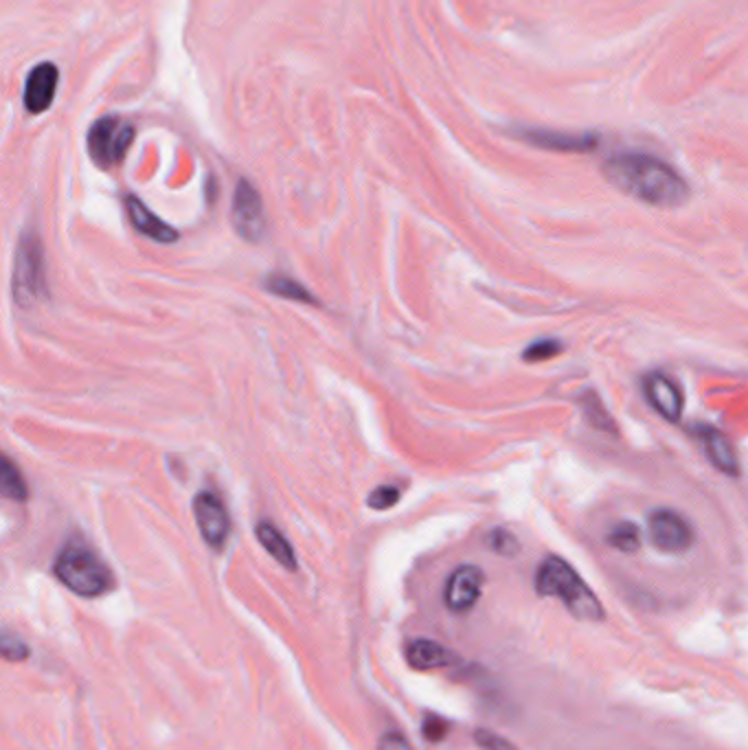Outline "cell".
<instances>
[{
	"label": "cell",
	"instance_id": "6da1fadb",
	"mask_svg": "<svg viewBox=\"0 0 748 750\" xmlns=\"http://www.w3.org/2000/svg\"><path fill=\"white\" fill-rule=\"evenodd\" d=\"M604 176L626 196L658 209H676L691 196L687 180L669 163L643 152L610 156L604 163Z\"/></svg>",
	"mask_w": 748,
	"mask_h": 750
},
{
	"label": "cell",
	"instance_id": "7a4b0ae2",
	"mask_svg": "<svg viewBox=\"0 0 748 750\" xmlns=\"http://www.w3.org/2000/svg\"><path fill=\"white\" fill-rule=\"evenodd\" d=\"M536 590L542 597L560 599L566 610L580 621H604L606 610L588 584L577 575V571L562 558H547L536 573Z\"/></svg>",
	"mask_w": 748,
	"mask_h": 750
},
{
	"label": "cell",
	"instance_id": "3957f363",
	"mask_svg": "<svg viewBox=\"0 0 748 750\" xmlns=\"http://www.w3.org/2000/svg\"><path fill=\"white\" fill-rule=\"evenodd\" d=\"M56 575L80 597H100L113 588L110 569L82 542H71L58 555Z\"/></svg>",
	"mask_w": 748,
	"mask_h": 750
},
{
	"label": "cell",
	"instance_id": "277c9868",
	"mask_svg": "<svg viewBox=\"0 0 748 750\" xmlns=\"http://www.w3.org/2000/svg\"><path fill=\"white\" fill-rule=\"evenodd\" d=\"M45 294H47V274H45L43 244L36 233H25L16 248L14 296L21 307L30 309Z\"/></svg>",
	"mask_w": 748,
	"mask_h": 750
},
{
	"label": "cell",
	"instance_id": "5b68a950",
	"mask_svg": "<svg viewBox=\"0 0 748 750\" xmlns=\"http://www.w3.org/2000/svg\"><path fill=\"white\" fill-rule=\"evenodd\" d=\"M135 141V126L119 117H104L89 130V154L95 165L110 169L119 165Z\"/></svg>",
	"mask_w": 748,
	"mask_h": 750
},
{
	"label": "cell",
	"instance_id": "8992f818",
	"mask_svg": "<svg viewBox=\"0 0 748 750\" xmlns=\"http://www.w3.org/2000/svg\"><path fill=\"white\" fill-rule=\"evenodd\" d=\"M647 531L652 544L663 553H685L693 544V529L689 520L674 509H656L650 514Z\"/></svg>",
	"mask_w": 748,
	"mask_h": 750
},
{
	"label": "cell",
	"instance_id": "52a82bcc",
	"mask_svg": "<svg viewBox=\"0 0 748 750\" xmlns=\"http://www.w3.org/2000/svg\"><path fill=\"white\" fill-rule=\"evenodd\" d=\"M512 134L534 148L549 150V152H593L599 145V134L595 132H564V130H549V128H529L518 126Z\"/></svg>",
	"mask_w": 748,
	"mask_h": 750
},
{
	"label": "cell",
	"instance_id": "ba28073f",
	"mask_svg": "<svg viewBox=\"0 0 748 750\" xmlns=\"http://www.w3.org/2000/svg\"><path fill=\"white\" fill-rule=\"evenodd\" d=\"M231 222L237 235L246 242H259L264 237L266 220H264L261 196L248 180H239L235 187Z\"/></svg>",
	"mask_w": 748,
	"mask_h": 750
},
{
	"label": "cell",
	"instance_id": "9c48e42d",
	"mask_svg": "<svg viewBox=\"0 0 748 750\" xmlns=\"http://www.w3.org/2000/svg\"><path fill=\"white\" fill-rule=\"evenodd\" d=\"M194 516L202 540L211 549L222 551L231 534V518L224 503L211 492H200L194 501Z\"/></svg>",
	"mask_w": 748,
	"mask_h": 750
},
{
	"label": "cell",
	"instance_id": "30bf717a",
	"mask_svg": "<svg viewBox=\"0 0 748 750\" xmlns=\"http://www.w3.org/2000/svg\"><path fill=\"white\" fill-rule=\"evenodd\" d=\"M483 582H486V575L479 566H472V564H464L459 566L448 584H446V593H444V599H446V606L453 610V612H468L477 606L479 597H481V590H483Z\"/></svg>",
	"mask_w": 748,
	"mask_h": 750
},
{
	"label": "cell",
	"instance_id": "8fae6325",
	"mask_svg": "<svg viewBox=\"0 0 748 750\" xmlns=\"http://www.w3.org/2000/svg\"><path fill=\"white\" fill-rule=\"evenodd\" d=\"M58 84H60V71L54 62H43L34 67L25 82V93H23L25 108L32 115L47 113L56 99Z\"/></svg>",
	"mask_w": 748,
	"mask_h": 750
},
{
	"label": "cell",
	"instance_id": "7c38bea8",
	"mask_svg": "<svg viewBox=\"0 0 748 750\" xmlns=\"http://www.w3.org/2000/svg\"><path fill=\"white\" fill-rule=\"evenodd\" d=\"M643 391H645V400L650 402V407L667 422L676 424L682 415V394L678 391V387L667 378L665 373H650L645 375L643 380Z\"/></svg>",
	"mask_w": 748,
	"mask_h": 750
},
{
	"label": "cell",
	"instance_id": "4fadbf2b",
	"mask_svg": "<svg viewBox=\"0 0 748 750\" xmlns=\"http://www.w3.org/2000/svg\"><path fill=\"white\" fill-rule=\"evenodd\" d=\"M696 437L702 444L709 461L724 474L728 477H739V459L724 433H720L713 426H698Z\"/></svg>",
	"mask_w": 748,
	"mask_h": 750
},
{
	"label": "cell",
	"instance_id": "5bb4252c",
	"mask_svg": "<svg viewBox=\"0 0 748 750\" xmlns=\"http://www.w3.org/2000/svg\"><path fill=\"white\" fill-rule=\"evenodd\" d=\"M126 209H128V218L132 222V226L143 233L145 237L159 242V244H174L178 242V231L174 226H170L167 222H163L156 213H152L143 200H139L137 196H128L126 198Z\"/></svg>",
	"mask_w": 748,
	"mask_h": 750
},
{
	"label": "cell",
	"instance_id": "9a60e30c",
	"mask_svg": "<svg viewBox=\"0 0 748 750\" xmlns=\"http://www.w3.org/2000/svg\"><path fill=\"white\" fill-rule=\"evenodd\" d=\"M407 660H409V665L413 669L431 671V669L448 667L451 663H455V654L448 647H444L442 643H437V641L416 638L407 647Z\"/></svg>",
	"mask_w": 748,
	"mask_h": 750
},
{
	"label": "cell",
	"instance_id": "2e32d148",
	"mask_svg": "<svg viewBox=\"0 0 748 750\" xmlns=\"http://www.w3.org/2000/svg\"><path fill=\"white\" fill-rule=\"evenodd\" d=\"M257 540L259 544L288 571H296V555L285 540V536L270 523H259L257 525Z\"/></svg>",
	"mask_w": 748,
	"mask_h": 750
},
{
	"label": "cell",
	"instance_id": "e0dca14e",
	"mask_svg": "<svg viewBox=\"0 0 748 750\" xmlns=\"http://www.w3.org/2000/svg\"><path fill=\"white\" fill-rule=\"evenodd\" d=\"M0 492L10 501H27L30 494L21 470L10 457H3V464H0Z\"/></svg>",
	"mask_w": 748,
	"mask_h": 750
},
{
	"label": "cell",
	"instance_id": "ac0fdd59",
	"mask_svg": "<svg viewBox=\"0 0 748 750\" xmlns=\"http://www.w3.org/2000/svg\"><path fill=\"white\" fill-rule=\"evenodd\" d=\"M266 290L277 294V296H283V298H292V301H303V303H318L316 296L299 281L285 277V274H270L266 279Z\"/></svg>",
	"mask_w": 748,
	"mask_h": 750
},
{
	"label": "cell",
	"instance_id": "d6986e66",
	"mask_svg": "<svg viewBox=\"0 0 748 750\" xmlns=\"http://www.w3.org/2000/svg\"><path fill=\"white\" fill-rule=\"evenodd\" d=\"M608 544L623 553H634L641 547V529L634 523H619L608 531Z\"/></svg>",
	"mask_w": 748,
	"mask_h": 750
},
{
	"label": "cell",
	"instance_id": "ffe728a7",
	"mask_svg": "<svg viewBox=\"0 0 748 750\" xmlns=\"http://www.w3.org/2000/svg\"><path fill=\"white\" fill-rule=\"evenodd\" d=\"M584 415L586 420L597 429V431H608V433H615V422L612 418L606 413L604 405L599 402V398L595 394H586L584 396Z\"/></svg>",
	"mask_w": 748,
	"mask_h": 750
},
{
	"label": "cell",
	"instance_id": "44dd1931",
	"mask_svg": "<svg viewBox=\"0 0 748 750\" xmlns=\"http://www.w3.org/2000/svg\"><path fill=\"white\" fill-rule=\"evenodd\" d=\"M562 351H564V344H562L560 340L545 338V340L531 342V344L523 351V360H525V362H545V360H551V358L560 355Z\"/></svg>",
	"mask_w": 748,
	"mask_h": 750
},
{
	"label": "cell",
	"instance_id": "7402d4cb",
	"mask_svg": "<svg viewBox=\"0 0 748 750\" xmlns=\"http://www.w3.org/2000/svg\"><path fill=\"white\" fill-rule=\"evenodd\" d=\"M398 501H400V490H398V488H394V485H381V488H376V490H373V492L369 494L366 505H369L371 509H376V512H385V509L398 505Z\"/></svg>",
	"mask_w": 748,
	"mask_h": 750
},
{
	"label": "cell",
	"instance_id": "603a6c76",
	"mask_svg": "<svg viewBox=\"0 0 748 750\" xmlns=\"http://www.w3.org/2000/svg\"><path fill=\"white\" fill-rule=\"evenodd\" d=\"M0 652H3L5 660H25L30 656V647L23 638H19L16 634H12L10 630L3 632V641H0Z\"/></svg>",
	"mask_w": 748,
	"mask_h": 750
},
{
	"label": "cell",
	"instance_id": "cb8c5ba5",
	"mask_svg": "<svg viewBox=\"0 0 748 750\" xmlns=\"http://www.w3.org/2000/svg\"><path fill=\"white\" fill-rule=\"evenodd\" d=\"M475 741L483 748V750H518L512 741H507L505 737L488 730V728H479L475 730Z\"/></svg>",
	"mask_w": 748,
	"mask_h": 750
},
{
	"label": "cell",
	"instance_id": "d4e9b609",
	"mask_svg": "<svg viewBox=\"0 0 748 750\" xmlns=\"http://www.w3.org/2000/svg\"><path fill=\"white\" fill-rule=\"evenodd\" d=\"M422 730H424V737H426L429 741H442V739L448 735V730H451V724H448L444 717L429 713V715H426V719H424V726H422Z\"/></svg>",
	"mask_w": 748,
	"mask_h": 750
},
{
	"label": "cell",
	"instance_id": "484cf974",
	"mask_svg": "<svg viewBox=\"0 0 748 750\" xmlns=\"http://www.w3.org/2000/svg\"><path fill=\"white\" fill-rule=\"evenodd\" d=\"M490 547L496 551V553H503V555H514L516 549H518V542L512 534L507 531H494L490 536Z\"/></svg>",
	"mask_w": 748,
	"mask_h": 750
},
{
	"label": "cell",
	"instance_id": "4316f807",
	"mask_svg": "<svg viewBox=\"0 0 748 750\" xmlns=\"http://www.w3.org/2000/svg\"><path fill=\"white\" fill-rule=\"evenodd\" d=\"M378 750H413V746L409 743V739H405V735L400 733H387L381 739Z\"/></svg>",
	"mask_w": 748,
	"mask_h": 750
}]
</instances>
